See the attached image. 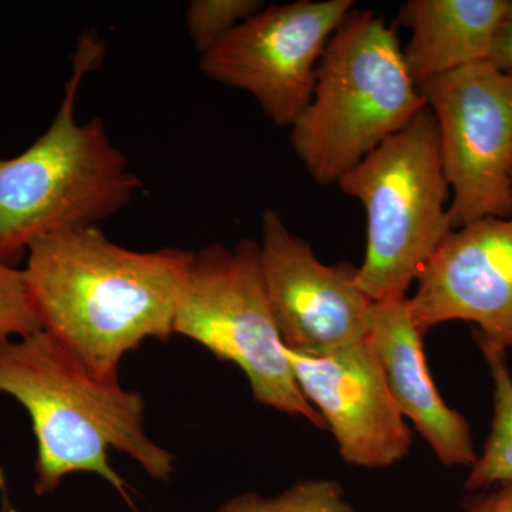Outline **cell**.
I'll return each instance as SVG.
<instances>
[{
	"label": "cell",
	"instance_id": "6da1fadb",
	"mask_svg": "<svg viewBox=\"0 0 512 512\" xmlns=\"http://www.w3.org/2000/svg\"><path fill=\"white\" fill-rule=\"evenodd\" d=\"M194 252L133 251L99 227L37 239L23 269L40 330L100 379L117 380L144 340H168Z\"/></svg>",
	"mask_w": 512,
	"mask_h": 512
},
{
	"label": "cell",
	"instance_id": "7a4b0ae2",
	"mask_svg": "<svg viewBox=\"0 0 512 512\" xmlns=\"http://www.w3.org/2000/svg\"><path fill=\"white\" fill-rule=\"evenodd\" d=\"M0 393L18 400L37 441V495L52 494L63 478L93 473L128 498L127 484L111 467V447L127 454L157 480H170L174 454L144 430V399L100 379L43 330L0 345Z\"/></svg>",
	"mask_w": 512,
	"mask_h": 512
},
{
	"label": "cell",
	"instance_id": "3957f363",
	"mask_svg": "<svg viewBox=\"0 0 512 512\" xmlns=\"http://www.w3.org/2000/svg\"><path fill=\"white\" fill-rule=\"evenodd\" d=\"M104 52L106 43L93 33L80 37L52 124L19 156L0 158V258L10 265L37 239L99 227L141 188L104 121L79 123L74 116L84 77L97 69Z\"/></svg>",
	"mask_w": 512,
	"mask_h": 512
},
{
	"label": "cell",
	"instance_id": "277c9868",
	"mask_svg": "<svg viewBox=\"0 0 512 512\" xmlns=\"http://www.w3.org/2000/svg\"><path fill=\"white\" fill-rule=\"evenodd\" d=\"M424 107L396 30L375 10L353 8L330 37L289 140L316 184L336 185Z\"/></svg>",
	"mask_w": 512,
	"mask_h": 512
},
{
	"label": "cell",
	"instance_id": "5b68a950",
	"mask_svg": "<svg viewBox=\"0 0 512 512\" xmlns=\"http://www.w3.org/2000/svg\"><path fill=\"white\" fill-rule=\"evenodd\" d=\"M336 185L366 212V252L357 266V285L373 302L407 298L454 231L431 111L420 110Z\"/></svg>",
	"mask_w": 512,
	"mask_h": 512
},
{
	"label": "cell",
	"instance_id": "8992f818",
	"mask_svg": "<svg viewBox=\"0 0 512 512\" xmlns=\"http://www.w3.org/2000/svg\"><path fill=\"white\" fill-rule=\"evenodd\" d=\"M174 335L194 340L222 362L238 366L256 403L326 430L285 355L255 239H242L234 248L210 244L194 252Z\"/></svg>",
	"mask_w": 512,
	"mask_h": 512
},
{
	"label": "cell",
	"instance_id": "52a82bcc",
	"mask_svg": "<svg viewBox=\"0 0 512 512\" xmlns=\"http://www.w3.org/2000/svg\"><path fill=\"white\" fill-rule=\"evenodd\" d=\"M439 130L453 229L512 217V73L477 63L419 87Z\"/></svg>",
	"mask_w": 512,
	"mask_h": 512
},
{
	"label": "cell",
	"instance_id": "ba28073f",
	"mask_svg": "<svg viewBox=\"0 0 512 512\" xmlns=\"http://www.w3.org/2000/svg\"><path fill=\"white\" fill-rule=\"evenodd\" d=\"M355 5L296 0L265 6L201 55V70L251 94L275 126L291 128L312 99L330 37Z\"/></svg>",
	"mask_w": 512,
	"mask_h": 512
},
{
	"label": "cell",
	"instance_id": "9c48e42d",
	"mask_svg": "<svg viewBox=\"0 0 512 512\" xmlns=\"http://www.w3.org/2000/svg\"><path fill=\"white\" fill-rule=\"evenodd\" d=\"M259 266L285 348L328 355L365 342L373 302L357 285V265H328L293 234L278 211L262 214Z\"/></svg>",
	"mask_w": 512,
	"mask_h": 512
},
{
	"label": "cell",
	"instance_id": "30bf717a",
	"mask_svg": "<svg viewBox=\"0 0 512 512\" xmlns=\"http://www.w3.org/2000/svg\"><path fill=\"white\" fill-rule=\"evenodd\" d=\"M285 355L299 389L322 416L346 464L383 470L409 456L413 431L367 340L328 355L288 348Z\"/></svg>",
	"mask_w": 512,
	"mask_h": 512
},
{
	"label": "cell",
	"instance_id": "8fae6325",
	"mask_svg": "<svg viewBox=\"0 0 512 512\" xmlns=\"http://www.w3.org/2000/svg\"><path fill=\"white\" fill-rule=\"evenodd\" d=\"M423 335L463 320L474 339L512 349V217L485 218L454 229L407 296Z\"/></svg>",
	"mask_w": 512,
	"mask_h": 512
},
{
	"label": "cell",
	"instance_id": "7c38bea8",
	"mask_svg": "<svg viewBox=\"0 0 512 512\" xmlns=\"http://www.w3.org/2000/svg\"><path fill=\"white\" fill-rule=\"evenodd\" d=\"M423 338L407 298L376 302L367 342L394 403L443 466L471 467L478 454L470 423L441 397L427 365Z\"/></svg>",
	"mask_w": 512,
	"mask_h": 512
},
{
	"label": "cell",
	"instance_id": "4fadbf2b",
	"mask_svg": "<svg viewBox=\"0 0 512 512\" xmlns=\"http://www.w3.org/2000/svg\"><path fill=\"white\" fill-rule=\"evenodd\" d=\"M508 0H409L397 23L410 30L403 49L413 82L490 60Z\"/></svg>",
	"mask_w": 512,
	"mask_h": 512
},
{
	"label": "cell",
	"instance_id": "5bb4252c",
	"mask_svg": "<svg viewBox=\"0 0 512 512\" xmlns=\"http://www.w3.org/2000/svg\"><path fill=\"white\" fill-rule=\"evenodd\" d=\"M493 380L494 412L483 453L470 467L464 488L470 493L512 481V375L503 348L476 339Z\"/></svg>",
	"mask_w": 512,
	"mask_h": 512
},
{
	"label": "cell",
	"instance_id": "9a60e30c",
	"mask_svg": "<svg viewBox=\"0 0 512 512\" xmlns=\"http://www.w3.org/2000/svg\"><path fill=\"white\" fill-rule=\"evenodd\" d=\"M218 512H355V508L346 500L342 483L315 478L298 481L274 497L237 495L222 504Z\"/></svg>",
	"mask_w": 512,
	"mask_h": 512
},
{
	"label": "cell",
	"instance_id": "2e32d148",
	"mask_svg": "<svg viewBox=\"0 0 512 512\" xmlns=\"http://www.w3.org/2000/svg\"><path fill=\"white\" fill-rule=\"evenodd\" d=\"M264 8L261 0H194L185 13V26L195 49L204 55Z\"/></svg>",
	"mask_w": 512,
	"mask_h": 512
},
{
	"label": "cell",
	"instance_id": "e0dca14e",
	"mask_svg": "<svg viewBox=\"0 0 512 512\" xmlns=\"http://www.w3.org/2000/svg\"><path fill=\"white\" fill-rule=\"evenodd\" d=\"M39 330L25 271L0 258V345Z\"/></svg>",
	"mask_w": 512,
	"mask_h": 512
},
{
	"label": "cell",
	"instance_id": "ac0fdd59",
	"mask_svg": "<svg viewBox=\"0 0 512 512\" xmlns=\"http://www.w3.org/2000/svg\"><path fill=\"white\" fill-rule=\"evenodd\" d=\"M461 507L463 512H512V481L467 495Z\"/></svg>",
	"mask_w": 512,
	"mask_h": 512
},
{
	"label": "cell",
	"instance_id": "d6986e66",
	"mask_svg": "<svg viewBox=\"0 0 512 512\" xmlns=\"http://www.w3.org/2000/svg\"><path fill=\"white\" fill-rule=\"evenodd\" d=\"M488 63L503 72L512 73V0H508L507 12L495 37L493 52Z\"/></svg>",
	"mask_w": 512,
	"mask_h": 512
},
{
	"label": "cell",
	"instance_id": "ffe728a7",
	"mask_svg": "<svg viewBox=\"0 0 512 512\" xmlns=\"http://www.w3.org/2000/svg\"><path fill=\"white\" fill-rule=\"evenodd\" d=\"M2 512H18L12 507V505H10L8 498H6V494H3Z\"/></svg>",
	"mask_w": 512,
	"mask_h": 512
}]
</instances>
